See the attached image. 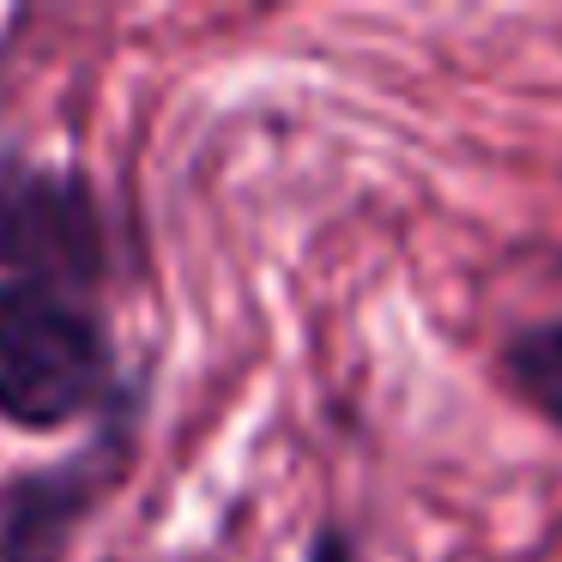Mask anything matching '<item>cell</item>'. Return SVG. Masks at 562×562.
Masks as SVG:
<instances>
[{"label":"cell","mask_w":562,"mask_h":562,"mask_svg":"<svg viewBox=\"0 0 562 562\" xmlns=\"http://www.w3.org/2000/svg\"><path fill=\"white\" fill-rule=\"evenodd\" d=\"M158 393L151 363H127L115 315L86 296L0 279V424L67 436Z\"/></svg>","instance_id":"cell-1"},{"label":"cell","mask_w":562,"mask_h":562,"mask_svg":"<svg viewBox=\"0 0 562 562\" xmlns=\"http://www.w3.org/2000/svg\"><path fill=\"white\" fill-rule=\"evenodd\" d=\"M115 272L122 231L110 188L74 158L0 146V279L103 303Z\"/></svg>","instance_id":"cell-2"},{"label":"cell","mask_w":562,"mask_h":562,"mask_svg":"<svg viewBox=\"0 0 562 562\" xmlns=\"http://www.w3.org/2000/svg\"><path fill=\"white\" fill-rule=\"evenodd\" d=\"M151 400L122 405L115 417L91 424L74 448L0 472V562H74L86 532L103 520L115 496L127 490L146 448Z\"/></svg>","instance_id":"cell-3"},{"label":"cell","mask_w":562,"mask_h":562,"mask_svg":"<svg viewBox=\"0 0 562 562\" xmlns=\"http://www.w3.org/2000/svg\"><path fill=\"white\" fill-rule=\"evenodd\" d=\"M502 375H508V393L526 412L562 429V315L514 327L508 345H502Z\"/></svg>","instance_id":"cell-4"},{"label":"cell","mask_w":562,"mask_h":562,"mask_svg":"<svg viewBox=\"0 0 562 562\" xmlns=\"http://www.w3.org/2000/svg\"><path fill=\"white\" fill-rule=\"evenodd\" d=\"M303 562H357V538L345 532V526H321V532L308 538Z\"/></svg>","instance_id":"cell-5"}]
</instances>
